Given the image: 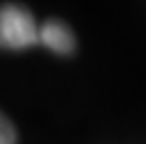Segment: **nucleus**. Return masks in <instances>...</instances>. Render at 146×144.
<instances>
[{
	"label": "nucleus",
	"mask_w": 146,
	"mask_h": 144,
	"mask_svg": "<svg viewBox=\"0 0 146 144\" xmlns=\"http://www.w3.org/2000/svg\"><path fill=\"white\" fill-rule=\"evenodd\" d=\"M39 43V25L21 5H0V48L23 50Z\"/></svg>",
	"instance_id": "obj_1"
},
{
	"label": "nucleus",
	"mask_w": 146,
	"mask_h": 144,
	"mask_svg": "<svg viewBox=\"0 0 146 144\" xmlns=\"http://www.w3.org/2000/svg\"><path fill=\"white\" fill-rule=\"evenodd\" d=\"M39 43L50 48L57 55H71L75 50V37L68 30L66 23L62 21H46L43 25H39Z\"/></svg>",
	"instance_id": "obj_2"
},
{
	"label": "nucleus",
	"mask_w": 146,
	"mask_h": 144,
	"mask_svg": "<svg viewBox=\"0 0 146 144\" xmlns=\"http://www.w3.org/2000/svg\"><path fill=\"white\" fill-rule=\"evenodd\" d=\"M0 144H16V130L2 112H0Z\"/></svg>",
	"instance_id": "obj_3"
}]
</instances>
